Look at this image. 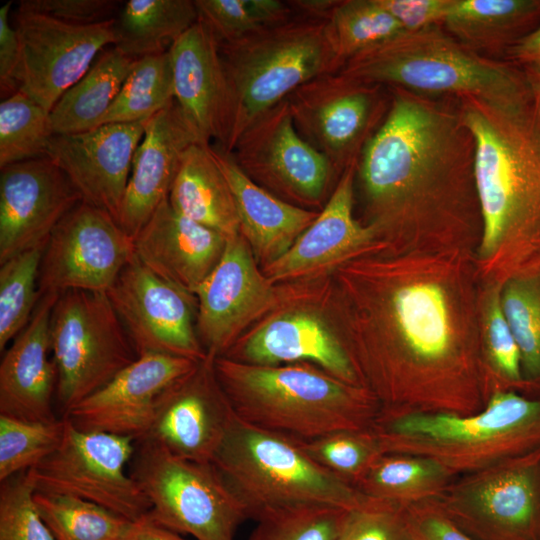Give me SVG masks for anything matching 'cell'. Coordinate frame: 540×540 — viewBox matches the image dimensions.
<instances>
[{
	"mask_svg": "<svg viewBox=\"0 0 540 540\" xmlns=\"http://www.w3.org/2000/svg\"><path fill=\"white\" fill-rule=\"evenodd\" d=\"M456 477L432 458L383 453L355 487L368 498L408 506L436 498Z\"/></svg>",
	"mask_w": 540,
	"mask_h": 540,
	"instance_id": "34",
	"label": "cell"
},
{
	"mask_svg": "<svg viewBox=\"0 0 540 540\" xmlns=\"http://www.w3.org/2000/svg\"><path fill=\"white\" fill-rule=\"evenodd\" d=\"M339 72L429 97L507 103L530 96L520 67L471 50L442 26L403 32L350 58Z\"/></svg>",
	"mask_w": 540,
	"mask_h": 540,
	"instance_id": "6",
	"label": "cell"
},
{
	"mask_svg": "<svg viewBox=\"0 0 540 540\" xmlns=\"http://www.w3.org/2000/svg\"><path fill=\"white\" fill-rule=\"evenodd\" d=\"M540 26V0H456L442 27L487 56L501 55Z\"/></svg>",
	"mask_w": 540,
	"mask_h": 540,
	"instance_id": "31",
	"label": "cell"
},
{
	"mask_svg": "<svg viewBox=\"0 0 540 540\" xmlns=\"http://www.w3.org/2000/svg\"><path fill=\"white\" fill-rule=\"evenodd\" d=\"M64 418L59 447L28 470L36 491L79 497L130 521L145 516L150 502L129 470L136 441L81 430Z\"/></svg>",
	"mask_w": 540,
	"mask_h": 540,
	"instance_id": "12",
	"label": "cell"
},
{
	"mask_svg": "<svg viewBox=\"0 0 540 540\" xmlns=\"http://www.w3.org/2000/svg\"><path fill=\"white\" fill-rule=\"evenodd\" d=\"M296 442L318 465L354 487L383 454L371 428Z\"/></svg>",
	"mask_w": 540,
	"mask_h": 540,
	"instance_id": "44",
	"label": "cell"
},
{
	"mask_svg": "<svg viewBox=\"0 0 540 540\" xmlns=\"http://www.w3.org/2000/svg\"><path fill=\"white\" fill-rule=\"evenodd\" d=\"M198 20L191 0H129L115 19V47L138 59L166 52Z\"/></svg>",
	"mask_w": 540,
	"mask_h": 540,
	"instance_id": "33",
	"label": "cell"
},
{
	"mask_svg": "<svg viewBox=\"0 0 540 540\" xmlns=\"http://www.w3.org/2000/svg\"><path fill=\"white\" fill-rule=\"evenodd\" d=\"M227 238L177 213L167 198L134 238V254L154 274L193 294L220 261Z\"/></svg>",
	"mask_w": 540,
	"mask_h": 540,
	"instance_id": "28",
	"label": "cell"
},
{
	"mask_svg": "<svg viewBox=\"0 0 540 540\" xmlns=\"http://www.w3.org/2000/svg\"><path fill=\"white\" fill-rule=\"evenodd\" d=\"M35 502L55 540H122L133 522L75 496L36 491Z\"/></svg>",
	"mask_w": 540,
	"mask_h": 540,
	"instance_id": "38",
	"label": "cell"
},
{
	"mask_svg": "<svg viewBox=\"0 0 540 540\" xmlns=\"http://www.w3.org/2000/svg\"><path fill=\"white\" fill-rule=\"evenodd\" d=\"M338 540H415L405 507L393 502L367 498L347 511Z\"/></svg>",
	"mask_w": 540,
	"mask_h": 540,
	"instance_id": "47",
	"label": "cell"
},
{
	"mask_svg": "<svg viewBox=\"0 0 540 540\" xmlns=\"http://www.w3.org/2000/svg\"><path fill=\"white\" fill-rule=\"evenodd\" d=\"M42 244L23 251L0 267V351L28 325L39 302Z\"/></svg>",
	"mask_w": 540,
	"mask_h": 540,
	"instance_id": "41",
	"label": "cell"
},
{
	"mask_svg": "<svg viewBox=\"0 0 540 540\" xmlns=\"http://www.w3.org/2000/svg\"><path fill=\"white\" fill-rule=\"evenodd\" d=\"M501 305L518 344L530 396H540V266L502 283Z\"/></svg>",
	"mask_w": 540,
	"mask_h": 540,
	"instance_id": "37",
	"label": "cell"
},
{
	"mask_svg": "<svg viewBox=\"0 0 540 540\" xmlns=\"http://www.w3.org/2000/svg\"><path fill=\"white\" fill-rule=\"evenodd\" d=\"M50 341L61 417L138 357L106 292L60 293L51 312Z\"/></svg>",
	"mask_w": 540,
	"mask_h": 540,
	"instance_id": "10",
	"label": "cell"
},
{
	"mask_svg": "<svg viewBox=\"0 0 540 540\" xmlns=\"http://www.w3.org/2000/svg\"><path fill=\"white\" fill-rule=\"evenodd\" d=\"M199 361L160 353L137 357L64 417L77 428L144 439L161 394Z\"/></svg>",
	"mask_w": 540,
	"mask_h": 540,
	"instance_id": "22",
	"label": "cell"
},
{
	"mask_svg": "<svg viewBox=\"0 0 540 540\" xmlns=\"http://www.w3.org/2000/svg\"><path fill=\"white\" fill-rule=\"evenodd\" d=\"M456 101L475 142L482 218L476 270L480 281L502 284L540 266V121L531 96L507 103Z\"/></svg>",
	"mask_w": 540,
	"mask_h": 540,
	"instance_id": "3",
	"label": "cell"
},
{
	"mask_svg": "<svg viewBox=\"0 0 540 540\" xmlns=\"http://www.w3.org/2000/svg\"><path fill=\"white\" fill-rule=\"evenodd\" d=\"M456 0H379L404 32L442 26Z\"/></svg>",
	"mask_w": 540,
	"mask_h": 540,
	"instance_id": "50",
	"label": "cell"
},
{
	"mask_svg": "<svg viewBox=\"0 0 540 540\" xmlns=\"http://www.w3.org/2000/svg\"><path fill=\"white\" fill-rule=\"evenodd\" d=\"M214 369L238 419L293 441L369 429L380 414L367 389L310 363L261 366L220 356Z\"/></svg>",
	"mask_w": 540,
	"mask_h": 540,
	"instance_id": "4",
	"label": "cell"
},
{
	"mask_svg": "<svg viewBox=\"0 0 540 540\" xmlns=\"http://www.w3.org/2000/svg\"><path fill=\"white\" fill-rule=\"evenodd\" d=\"M231 190L240 233L263 267L280 258L313 223L318 213L277 197L248 177L232 155L209 145Z\"/></svg>",
	"mask_w": 540,
	"mask_h": 540,
	"instance_id": "29",
	"label": "cell"
},
{
	"mask_svg": "<svg viewBox=\"0 0 540 540\" xmlns=\"http://www.w3.org/2000/svg\"><path fill=\"white\" fill-rule=\"evenodd\" d=\"M294 125L339 175L353 162L384 120L387 87L341 72L313 78L286 98Z\"/></svg>",
	"mask_w": 540,
	"mask_h": 540,
	"instance_id": "13",
	"label": "cell"
},
{
	"mask_svg": "<svg viewBox=\"0 0 540 540\" xmlns=\"http://www.w3.org/2000/svg\"><path fill=\"white\" fill-rule=\"evenodd\" d=\"M218 47L232 103L228 153L248 127L295 89L343 66L327 19L298 13Z\"/></svg>",
	"mask_w": 540,
	"mask_h": 540,
	"instance_id": "7",
	"label": "cell"
},
{
	"mask_svg": "<svg viewBox=\"0 0 540 540\" xmlns=\"http://www.w3.org/2000/svg\"><path fill=\"white\" fill-rule=\"evenodd\" d=\"M65 418L27 421L0 414V481L30 470L61 444Z\"/></svg>",
	"mask_w": 540,
	"mask_h": 540,
	"instance_id": "42",
	"label": "cell"
},
{
	"mask_svg": "<svg viewBox=\"0 0 540 540\" xmlns=\"http://www.w3.org/2000/svg\"><path fill=\"white\" fill-rule=\"evenodd\" d=\"M346 509L297 506L260 515L249 540H338Z\"/></svg>",
	"mask_w": 540,
	"mask_h": 540,
	"instance_id": "45",
	"label": "cell"
},
{
	"mask_svg": "<svg viewBox=\"0 0 540 540\" xmlns=\"http://www.w3.org/2000/svg\"><path fill=\"white\" fill-rule=\"evenodd\" d=\"M12 3L0 8V88L1 94L12 95L19 91L20 42L15 27L9 23Z\"/></svg>",
	"mask_w": 540,
	"mask_h": 540,
	"instance_id": "51",
	"label": "cell"
},
{
	"mask_svg": "<svg viewBox=\"0 0 540 540\" xmlns=\"http://www.w3.org/2000/svg\"><path fill=\"white\" fill-rule=\"evenodd\" d=\"M197 300L196 329L205 352L223 356L260 317L282 301L275 286L258 268L241 233L227 238L223 255L193 293Z\"/></svg>",
	"mask_w": 540,
	"mask_h": 540,
	"instance_id": "18",
	"label": "cell"
},
{
	"mask_svg": "<svg viewBox=\"0 0 540 540\" xmlns=\"http://www.w3.org/2000/svg\"><path fill=\"white\" fill-rule=\"evenodd\" d=\"M432 500L476 540H540V449L457 476Z\"/></svg>",
	"mask_w": 540,
	"mask_h": 540,
	"instance_id": "11",
	"label": "cell"
},
{
	"mask_svg": "<svg viewBox=\"0 0 540 540\" xmlns=\"http://www.w3.org/2000/svg\"><path fill=\"white\" fill-rule=\"evenodd\" d=\"M159 525L196 540H235L247 512L211 463L178 457L150 439L136 441L129 465Z\"/></svg>",
	"mask_w": 540,
	"mask_h": 540,
	"instance_id": "9",
	"label": "cell"
},
{
	"mask_svg": "<svg viewBox=\"0 0 540 540\" xmlns=\"http://www.w3.org/2000/svg\"><path fill=\"white\" fill-rule=\"evenodd\" d=\"M119 3L115 0H22L18 8L69 24L92 25L112 19Z\"/></svg>",
	"mask_w": 540,
	"mask_h": 540,
	"instance_id": "48",
	"label": "cell"
},
{
	"mask_svg": "<svg viewBox=\"0 0 540 540\" xmlns=\"http://www.w3.org/2000/svg\"><path fill=\"white\" fill-rule=\"evenodd\" d=\"M503 58L518 67L540 63V26L511 46Z\"/></svg>",
	"mask_w": 540,
	"mask_h": 540,
	"instance_id": "52",
	"label": "cell"
},
{
	"mask_svg": "<svg viewBox=\"0 0 540 540\" xmlns=\"http://www.w3.org/2000/svg\"><path fill=\"white\" fill-rule=\"evenodd\" d=\"M286 283L288 306L242 335L223 355L239 362L275 366L310 363L352 385L361 386L352 360L322 308L312 279Z\"/></svg>",
	"mask_w": 540,
	"mask_h": 540,
	"instance_id": "14",
	"label": "cell"
},
{
	"mask_svg": "<svg viewBox=\"0 0 540 540\" xmlns=\"http://www.w3.org/2000/svg\"><path fill=\"white\" fill-rule=\"evenodd\" d=\"M382 453L432 458L456 476L540 449V396L493 393L469 415H379L371 427Z\"/></svg>",
	"mask_w": 540,
	"mask_h": 540,
	"instance_id": "5",
	"label": "cell"
},
{
	"mask_svg": "<svg viewBox=\"0 0 540 540\" xmlns=\"http://www.w3.org/2000/svg\"><path fill=\"white\" fill-rule=\"evenodd\" d=\"M357 162L341 173L317 218L289 250L262 268L272 283L326 275L379 242L374 229L354 216Z\"/></svg>",
	"mask_w": 540,
	"mask_h": 540,
	"instance_id": "24",
	"label": "cell"
},
{
	"mask_svg": "<svg viewBox=\"0 0 540 540\" xmlns=\"http://www.w3.org/2000/svg\"><path fill=\"white\" fill-rule=\"evenodd\" d=\"M326 19L329 39L343 65L404 32L379 0H335Z\"/></svg>",
	"mask_w": 540,
	"mask_h": 540,
	"instance_id": "39",
	"label": "cell"
},
{
	"mask_svg": "<svg viewBox=\"0 0 540 540\" xmlns=\"http://www.w3.org/2000/svg\"><path fill=\"white\" fill-rule=\"evenodd\" d=\"M207 355L159 397L145 438L172 454L211 463L235 414ZM144 438V439H145Z\"/></svg>",
	"mask_w": 540,
	"mask_h": 540,
	"instance_id": "20",
	"label": "cell"
},
{
	"mask_svg": "<svg viewBox=\"0 0 540 540\" xmlns=\"http://www.w3.org/2000/svg\"><path fill=\"white\" fill-rule=\"evenodd\" d=\"M122 540H187L179 533L154 522L147 514L133 521Z\"/></svg>",
	"mask_w": 540,
	"mask_h": 540,
	"instance_id": "53",
	"label": "cell"
},
{
	"mask_svg": "<svg viewBox=\"0 0 540 540\" xmlns=\"http://www.w3.org/2000/svg\"><path fill=\"white\" fill-rule=\"evenodd\" d=\"M168 200L177 213L226 237L240 233L231 190L209 145L195 143L184 151Z\"/></svg>",
	"mask_w": 540,
	"mask_h": 540,
	"instance_id": "30",
	"label": "cell"
},
{
	"mask_svg": "<svg viewBox=\"0 0 540 540\" xmlns=\"http://www.w3.org/2000/svg\"><path fill=\"white\" fill-rule=\"evenodd\" d=\"M173 100V69L169 50L138 58L98 126L147 121Z\"/></svg>",
	"mask_w": 540,
	"mask_h": 540,
	"instance_id": "36",
	"label": "cell"
},
{
	"mask_svg": "<svg viewBox=\"0 0 540 540\" xmlns=\"http://www.w3.org/2000/svg\"><path fill=\"white\" fill-rule=\"evenodd\" d=\"M59 294L40 297L28 325L5 351L0 364V414L27 421L51 422L57 367L49 358L50 318Z\"/></svg>",
	"mask_w": 540,
	"mask_h": 540,
	"instance_id": "27",
	"label": "cell"
},
{
	"mask_svg": "<svg viewBox=\"0 0 540 540\" xmlns=\"http://www.w3.org/2000/svg\"><path fill=\"white\" fill-rule=\"evenodd\" d=\"M115 18L74 25L19 9V90L50 112L61 96L90 69L98 53L116 43Z\"/></svg>",
	"mask_w": 540,
	"mask_h": 540,
	"instance_id": "16",
	"label": "cell"
},
{
	"mask_svg": "<svg viewBox=\"0 0 540 540\" xmlns=\"http://www.w3.org/2000/svg\"><path fill=\"white\" fill-rule=\"evenodd\" d=\"M387 89L388 112L357 162L363 223L398 251L475 256V142L456 99Z\"/></svg>",
	"mask_w": 540,
	"mask_h": 540,
	"instance_id": "2",
	"label": "cell"
},
{
	"mask_svg": "<svg viewBox=\"0 0 540 540\" xmlns=\"http://www.w3.org/2000/svg\"><path fill=\"white\" fill-rule=\"evenodd\" d=\"M316 280L379 415H469L485 406L473 255L398 251L379 241Z\"/></svg>",
	"mask_w": 540,
	"mask_h": 540,
	"instance_id": "1",
	"label": "cell"
},
{
	"mask_svg": "<svg viewBox=\"0 0 540 540\" xmlns=\"http://www.w3.org/2000/svg\"><path fill=\"white\" fill-rule=\"evenodd\" d=\"M211 464L253 520L297 506L351 510L368 498L318 465L296 441L236 416Z\"/></svg>",
	"mask_w": 540,
	"mask_h": 540,
	"instance_id": "8",
	"label": "cell"
},
{
	"mask_svg": "<svg viewBox=\"0 0 540 540\" xmlns=\"http://www.w3.org/2000/svg\"><path fill=\"white\" fill-rule=\"evenodd\" d=\"M134 255V240L118 222L82 201L49 237L39 271V296L68 290L107 293Z\"/></svg>",
	"mask_w": 540,
	"mask_h": 540,
	"instance_id": "15",
	"label": "cell"
},
{
	"mask_svg": "<svg viewBox=\"0 0 540 540\" xmlns=\"http://www.w3.org/2000/svg\"><path fill=\"white\" fill-rule=\"evenodd\" d=\"M404 507L415 540H476L452 522L433 500Z\"/></svg>",
	"mask_w": 540,
	"mask_h": 540,
	"instance_id": "49",
	"label": "cell"
},
{
	"mask_svg": "<svg viewBox=\"0 0 540 540\" xmlns=\"http://www.w3.org/2000/svg\"><path fill=\"white\" fill-rule=\"evenodd\" d=\"M194 3L198 19L209 28L218 43L237 39L295 15L290 1L195 0Z\"/></svg>",
	"mask_w": 540,
	"mask_h": 540,
	"instance_id": "43",
	"label": "cell"
},
{
	"mask_svg": "<svg viewBox=\"0 0 540 540\" xmlns=\"http://www.w3.org/2000/svg\"><path fill=\"white\" fill-rule=\"evenodd\" d=\"M55 135L50 112L17 91L0 104V168L46 156Z\"/></svg>",
	"mask_w": 540,
	"mask_h": 540,
	"instance_id": "40",
	"label": "cell"
},
{
	"mask_svg": "<svg viewBox=\"0 0 540 540\" xmlns=\"http://www.w3.org/2000/svg\"><path fill=\"white\" fill-rule=\"evenodd\" d=\"M82 197L48 157L14 163L0 173V264L45 244Z\"/></svg>",
	"mask_w": 540,
	"mask_h": 540,
	"instance_id": "21",
	"label": "cell"
},
{
	"mask_svg": "<svg viewBox=\"0 0 540 540\" xmlns=\"http://www.w3.org/2000/svg\"><path fill=\"white\" fill-rule=\"evenodd\" d=\"M195 143L203 144L175 100L145 122L118 221L133 240L168 198L181 157Z\"/></svg>",
	"mask_w": 540,
	"mask_h": 540,
	"instance_id": "26",
	"label": "cell"
},
{
	"mask_svg": "<svg viewBox=\"0 0 540 540\" xmlns=\"http://www.w3.org/2000/svg\"><path fill=\"white\" fill-rule=\"evenodd\" d=\"M501 287L494 281H480L479 331L488 396L499 391L529 395L520 350L502 309Z\"/></svg>",
	"mask_w": 540,
	"mask_h": 540,
	"instance_id": "35",
	"label": "cell"
},
{
	"mask_svg": "<svg viewBox=\"0 0 540 540\" xmlns=\"http://www.w3.org/2000/svg\"><path fill=\"white\" fill-rule=\"evenodd\" d=\"M523 71L534 112L540 121V63L520 67Z\"/></svg>",
	"mask_w": 540,
	"mask_h": 540,
	"instance_id": "54",
	"label": "cell"
},
{
	"mask_svg": "<svg viewBox=\"0 0 540 540\" xmlns=\"http://www.w3.org/2000/svg\"><path fill=\"white\" fill-rule=\"evenodd\" d=\"M107 295L138 356L160 353L200 361L208 355L197 334L195 295L160 278L135 255Z\"/></svg>",
	"mask_w": 540,
	"mask_h": 540,
	"instance_id": "17",
	"label": "cell"
},
{
	"mask_svg": "<svg viewBox=\"0 0 540 540\" xmlns=\"http://www.w3.org/2000/svg\"><path fill=\"white\" fill-rule=\"evenodd\" d=\"M135 60L115 46L104 50L50 111L54 134H73L96 128L118 95Z\"/></svg>",
	"mask_w": 540,
	"mask_h": 540,
	"instance_id": "32",
	"label": "cell"
},
{
	"mask_svg": "<svg viewBox=\"0 0 540 540\" xmlns=\"http://www.w3.org/2000/svg\"><path fill=\"white\" fill-rule=\"evenodd\" d=\"M254 182L276 189L300 204L319 203L338 172L297 131L287 100L259 117L230 152Z\"/></svg>",
	"mask_w": 540,
	"mask_h": 540,
	"instance_id": "19",
	"label": "cell"
},
{
	"mask_svg": "<svg viewBox=\"0 0 540 540\" xmlns=\"http://www.w3.org/2000/svg\"><path fill=\"white\" fill-rule=\"evenodd\" d=\"M145 122L110 123L85 132L55 134L46 157L65 173L83 202L118 222Z\"/></svg>",
	"mask_w": 540,
	"mask_h": 540,
	"instance_id": "23",
	"label": "cell"
},
{
	"mask_svg": "<svg viewBox=\"0 0 540 540\" xmlns=\"http://www.w3.org/2000/svg\"><path fill=\"white\" fill-rule=\"evenodd\" d=\"M174 100L205 145L229 152L232 103L218 43L198 19L169 49Z\"/></svg>",
	"mask_w": 540,
	"mask_h": 540,
	"instance_id": "25",
	"label": "cell"
},
{
	"mask_svg": "<svg viewBox=\"0 0 540 540\" xmlns=\"http://www.w3.org/2000/svg\"><path fill=\"white\" fill-rule=\"evenodd\" d=\"M36 487L28 470L0 487V540H55L35 502Z\"/></svg>",
	"mask_w": 540,
	"mask_h": 540,
	"instance_id": "46",
	"label": "cell"
}]
</instances>
